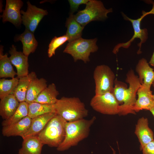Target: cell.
Masks as SVG:
<instances>
[{
  "label": "cell",
  "instance_id": "1",
  "mask_svg": "<svg viewBox=\"0 0 154 154\" xmlns=\"http://www.w3.org/2000/svg\"><path fill=\"white\" fill-rule=\"evenodd\" d=\"M96 119L95 116L91 119L84 118L71 122H67L65 128L64 139L56 148L57 151H62L78 145L81 141L88 136L90 128Z\"/></svg>",
  "mask_w": 154,
  "mask_h": 154
},
{
  "label": "cell",
  "instance_id": "2",
  "mask_svg": "<svg viewBox=\"0 0 154 154\" xmlns=\"http://www.w3.org/2000/svg\"><path fill=\"white\" fill-rule=\"evenodd\" d=\"M56 114L67 122L84 119L88 114L85 104L78 97L63 96L55 104Z\"/></svg>",
  "mask_w": 154,
  "mask_h": 154
},
{
  "label": "cell",
  "instance_id": "3",
  "mask_svg": "<svg viewBox=\"0 0 154 154\" xmlns=\"http://www.w3.org/2000/svg\"><path fill=\"white\" fill-rule=\"evenodd\" d=\"M67 122L57 114L53 117L38 135L43 145H47L49 147L56 148L59 146L65 137Z\"/></svg>",
  "mask_w": 154,
  "mask_h": 154
},
{
  "label": "cell",
  "instance_id": "4",
  "mask_svg": "<svg viewBox=\"0 0 154 154\" xmlns=\"http://www.w3.org/2000/svg\"><path fill=\"white\" fill-rule=\"evenodd\" d=\"M112 12V8L106 9L101 1L89 0L85 8L74 15V17L78 23L84 27L92 21L105 20L108 17V14Z\"/></svg>",
  "mask_w": 154,
  "mask_h": 154
},
{
  "label": "cell",
  "instance_id": "5",
  "mask_svg": "<svg viewBox=\"0 0 154 154\" xmlns=\"http://www.w3.org/2000/svg\"><path fill=\"white\" fill-rule=\"evenodd\" d=\"M97 41V38L87 39L81 37L69 42L63 52L70 55L75 62L81 60L86 63L90 61L91 53L98 50Z\"/></svg>",
  "mask_w": 154,
  "mask_h": 154
},
{
  "label": "cell",
  "instance_id": "6",
  "mask_svg": "<svg viewBox=\"0 0 154 154\" xmlns=\"http://www.w3.org/2000/svg\"><path fill=\"white\" fill-rule=\"evenodd\" d=\"M126 76L125 82L129 86L126 90L123 104L119 105L118 114L120 116L136 114L133 107L137 100V91L141 85L138 76L135 74L133 70H129Z\"/></svg>",
  "mask_w": 154,
  "mask_h": 154
},
{
  "label": "cell",
  "instance_id": "7",
  "mask_svg": "<svg viewBox=\"0 0 154 154\" xmlns=\"http://www.w3.org/2000/svg\"><path fill=\"white\" fill-rule=\"evenodd\" d=\"M115 77L114 73L108 66L102 64L97 66L93 73L95 95L113 92Z\"/></svg>",
  "mask_w": 154,
  "mask_h": 154
},
{
  "label": "cell",
  "instance_id": "8",
  "mask_svg": "<svg viewBox=\"0 0 154 154\" xmlns=\"http://www.w3.org/2000/svg\"><path fill=\"white\" fill-rule=\"evenodd\" d=\"M90 105L95 111L104 114H118L119 105L112 92L95 95L91 99Z\"/></svg>",
  "mask_w": 154,
  "mask_h": 154
},
{
  "label": "cell",
  "instance_id": "9",
  "mask_svg": "<svg viewBox=\"0 0 154 154\" xmlns=\"http://www.w3.org/2000/svg\"><path fill=\"white\" fill-rule=\"evenodd\" d=\"M152 12V11L149 12H146L143 11L142 12V15L140 18L136 19H131L127 17L123 13H121L124 19L129 21L131 23L134 30V35L132 38L127 42L119 43L116 45L113 50L112 52L113 53L116 54L118 52L119 48L121 47L126 48H128L131 45V43L136 38H139L140 40V42L137 44L139 48L137 52V54H139L141 53V48L142 44L145 42L147 39L148 32L147 29H141V22L142 19L146 15Z\"/></svg>",
  "mask_w": 154,
  "mask_h": 154
},
{
  "label": "cell",
  "instance_id": "10",
  "mask_svg": "<svg viewBox=\"0 0 154 154\" xmlns=\"http://www.w3.org/2000/svg\"><path fill=\"white\" fill-rule=\"evenodd\" d=\"M27 9L26 11H21L22 22L26 29L34 33L38 25L43 17L48 14L46 10L38 8L27 2Z\"/></svg>",
  "mask_w": 154,
  "mask_h": 154
},
{
  "label": "cell",
  "instance_id": "11",
  "mask_svg": "<svg viewBox=\"0 0 154 154\" xmlns=\"http://www.w3.org/2000/svg\"><path fill=\"white\" fill-rule=\"evenodd\" d=\"M21 0H7L5 9L1 17L3 22H9L18 26L22 22L20 9L23 5Z\"/></svg>",
  "mask_w": 154,
  "mask_h": 154
},
{
  "label": "cell",
  "instance_id": "12",
  "mask_svg": "<svg viewBox=\"0 0 154 154\" xmlns=\"http://www.w3.org/2000/svg\"><path fill=\"white\" fill-rule=\"evenodd\" d=\"M151 87L141 84L137 93L138 98L133 107L136 113L143 110H150L154 106V103Z\"/></svg>",
  "mask_w": 154,
  "mask_h": 154
},
{
  "label": "cell",
  "instance_id": "13",
  "mask_svg": "<svg viewBox=\"0 0 154 154\" xmlns=\"http://www.w3.org/2000/svg\"><path fill=\"white\" fill-rule=\"evenodd\" d=\"M9 52V57L12 64L17 70V77L20 78L27 76L29 74V64L28 57L23 52L17 50L13 44Z\"/></svg>",
  "mask_w": 154,
  "mask_h": 154
},
{
  "label": "cell",
  "instance_id": "14",
  "mask_svg": "<svg viewBox=\"0 0 154 154\" xmlns=\"http://www.w3.org/2000/svg\"><path fill=\"white\" fill-rule=\"evenodd\" d=\"M134 133L140 143V150L142 151L146 145L154 140L153 132L149 127L147 118L142 117L138 119Z\"/></svg>",
  "mask_w": 154,
  "mask_h": 154
},
{
  "label": "cell",
  "instance_id": "15",
  "mask_svg": "<svg viewBox=\"0 0 154 154\" xmlns=\"http://www.w3.org/2000/svg\"><path fill=\"white\" fill-rule=\"evenodd\" d=\"M56 114L55 113H50L39 116L32 119L30 126L21 137H26L38 136L44 129L49 121Z\"/></svg>",
  "mask_w": 154,
  "mask_h": 154
},
{
  "label": "cell",
  "instance_id": "16",
  "mask_svg": "<svg viewBox=\"0 0 154 154\" xmlns=\"http://www.w3.org/2000/svg\"><path fill=\"white\" fill-rule=\"evenodd\" d=\"M144 58L140 59L135 67L141 84H144L151 87L154 81V70Z\"/></svg>",
  "mask_w": 154,
  "mask_h": 154
},
{
  "label": "cell",
  "instance_id": "17",
  "mask_svg": "<svg viewBox=\"0 0 154 154\" xmlns=\"http://www.w3.org/2000/svg\"><path fill=\"white\" fill-rule=\"evenodd\" d=\"M32 119L28 116L14 124L3 126L2 132L4 136H20L22 137L29 129Z\"/></svg>",
  "mask_w": 154,
  "mask_h": 154
},
{
  "label": "cell",
  "instance_id": "18",
  "mask_svg": "<svg viewBox=\"0 0 154 154\" xmlns=\"http://www.w3.org/2000/svg\"><path fill=\"white\" fill-rule=\"evenodd\" d=\"M20 102L13 94H9L0 101V115L6 120L11 116L18 108Z\"/></svg>",
  "mask_w": 154,
  "mask_h": 154
},
{
  "label": "cell",
  "instance_id": "19",
  "mask_svg": "<svg viewBox=\"0 0 154 154\" xmlns=\"http://www.w3.org/2000/svg\"><path fill=\"white\" fill-rule=\"evenodd\" d=\"M23 139L19 154H41L44 145L38 136L30 137Z\"/></svg>",
  "mask_w": 154,
  "mask_h": 154
},
{
  "label": "cell",
  "instance_id": "20",
  "mask_svg": "<svg viewBox=\"0 0 154 154\" xmlns=\"http://www.w3.org/2000/svg\"><path fill=\"white\" fill-rule=\"evenodd\" d=\"M36 77L35 73L32 72L27 76L19 79L18 83L12 94L19 102L25 101L30 84L32 80Z\"/></svg>",
  "mask_w": 154,
  "mask_h": 154
},
{
  "label": "cell",
  "instance_id": "21",
  "mask_svg": "<svg viewBox=\"0 0 154 154\" xmlns=\"http://www.w3.org/2000/svg\"><path fill=\"white\" fill-rule=\"evenodd\" d=\"M15 40L21 42L23 45V52L28 57L31 53L35 51L38 46V42L33 33L26 29L23 33L15 38Z\"/></svg>",
  "mask_w": 154,
  "mask_h": 154
},
{
  "label": "cell",
  "instance_id": "22",
  "mask_svg": "<svg viewBox=\"0 0 154 154\" xmlns=\"http://www.w3.org/2000/svg\"><path fill=\"white\" fill-rule=\"evenodd\" d=\"M48 86L44 78L36 77L31 82L26 95L25 102L28 103L34 102L41 92Z\"/></svg>",
  "mask_w": 154,
  "mask_h": 154
},
{
  "label": "cell",
  "instance_id": "23",
  "mask_svg": "<svg viewBox=\"0 0 154 154\" xmlns=\"http://www.w3.org/2000/svg\"><path fill=\"white\" fill-rule=\"evenodd\" d=\"M59 94L55 84L52 83L48 85L33 102L48 104H55L58 100L57 97Z\"/></svg>",
  "mask_w": 154,
  "mask_h": 154
},
{
  "label": "cell",
  "instance_id": "24",
  "mask_svg": "<svg viewBox=\"0 0 154 154\" xmlns=\"http://www.w3.org/2000/svg\"><path fill=\"white\" fill-rule=\"evenodd\" d=\"M65 26L67 28L66 34L69 38L68 42L82 37L84 27L76 21L73 13H70L67 18Z\"/></svg>",
  "mask_w": 154,
  "mask_h": 154
},
{
  "label": "cell",
  "instance_id": "25",
  "mask_svg": "<svg viewBox=\"0 0 154 154\" xmlns=\"http://www.w3.org/2000/svg\"><path fill=\"white\" fill-rule=\"evenodd\" d=\"M50 113H55V104H48L35 102L28 103V116L31 119Z\"/></svg>",
  "mask_w": 154,
  "mask_h": 154
},
{
  "label": "cell",
  "instance_id": "26",
  "mask_svg": "<svg viewBox=\"0 0 154 154\" xmlns=\"http://www.w3.org/2000/svg\"><path fill=\"white\" fill-rule=\"evenodd\" d=\"M3 46L0 49V78H15L17 72L14 70L7 54H3Z\"/></svg>",
  "mask_w": 154,
  "mask_h": 154
},
{
  "label": "cell",
  "instance_id": "27",
  "mask_svg": "<svg viewBox=\"0 0 154 154\" xmlns=\"http://www.w3.org/2000/svg\"><path fill=\"white\" fill-rule=\"evenodd\" d=\"M28 103L25 101L20 102L14 114L9 119L3 120L1 125L3 127L15 123L28 116Z\"/></svg>",
  "mask_w": 154,
  "mask_h": 154
},
{
  "label": "cell",
  "instance_id": "28",
  "mask_svg": "<svg viewBox=\"0 0 154 154\" xmlns=\"http://www.w3.org/2000/svg\"><path fill=\"white\" fill-rule=\"evenodd\" d=\"M19 80L17 77L7 80L3 78L0 79V99L12 94Z\"/></svg>",
  "mask_w": 154,
  "mask_h": 154
},
{
  "label": "cell",
  "instance_id": "29",
  "mask_svg": "<svg viewBox=\"0 0 154 154\" xmlns=\"http://www.w3.org/2000/svg\"><path fill=\"white\" fill-rule=\"evenodd\" d=\"M127 86L124 82L115 79L112 93L119 105L123 104Z\"/></svg>",
  "mask_w": 154,
  "mask_h": 154
},
{
  "label": "cell",
  "instance_id": "30",
  "mask_svg": "<svg viewBox=\"0 0 154 154\" xmlns=\"http://www.w3.org/2000/svg\"><path fill=\"white\" fill-rule=\"evenodd\" d=\"M69 38L66 34L59 37H55L49 43L48 50L49 57H52L55 54L56 50L67 41H68Z\"/></svg>",
  "mask_w": 154,
  "mask_h": 154
},
{
  "label": "cell",
  "instance_id": "31",
  "mask_svg": "<svg viewBox=\"0 0 154 154\" xmlns=\"http://www.w3.org/2000/svg\"><path fill=\"white\" fill-rule=\"evenodd\" d=\"M89 0H68L71 13H73L78 9L79 6L82 4H86Z\"/></svg>",
  "mask_w": 154,
  "mask_h": 154
},
{
  "label": "cell",
  "instance_id": "32",
  "mask_svg": "<svg viewBox=\"0 0 154 154\" xmlns=\"http://www.w3.org/2000/svg\"><path fill=\"white\" fill-rule=\"evenodd\" d=\"M142 151V154H154V140L146 145Z\"/></svg>",
  "mask_w": 154,
  "mask_h": 154
},
{
  "label": "cell",
  "instance_id": "33",
  "mask_svg": "<svg viewBox=\"0 0 154 154\" xmlns=\"http://www.w3.org/2000/svg\"><path fill=\"white\" fill-rule=\"evenodd\" d=\"M149 63L151 66L154 67V51Z\"/></svg>",
  "mask_w": 154,
  "mask_h": 154
},
{
  "label": "cell",
  "instance_id": "34",
  "mask_svg": "<svg viewBox=\"0 0 154 154\" xmlns=\"http://www.w3.org/2000/svg\"><path fill=\"white\" fill-rule=\"evenodd\" d=\"M149 111L151 113L154 117V106Z\"/></svg>",
  "mask_w": 154,
  "mask_h": 154
},
{
  "label": "cell",
  "instance_id": "35",
  "mask_svg": "<svg viewBox=\"0 0 154 154\" xmlns=\"http://www.w3.org/2000/svg\"><path fill=\"white\" fill-rule=\"evenodd\" d=\"M111 147L112 150L113 154H116V151H115L114 149L112 147ZM127 154H129L127 153Z\"/></svg>",
  "mask_w": 154,
  "mask_h": 154
},
{
  "label": "cell",
  "instance_id": "36",
  "mask_svg": "<svg viewBox=\"0 0 154 154\" xmlns=\"http://www.w3.org/2000/svg\"><path fill=\"white\" fill-rule=\"evenodd\" d=\"M152 85L153 86V88L154 89V81L153 82V83L152 84Z\"/></svg>",
  "mask_w": 154,
  "mask_h": 154
},
{
  "label": "cell",
  "instance_id": "37",
  "mask_svg": "<svg viewBox=\"0 0 154 154\" xmlns=\"http://www.w3.org/2000/svg\"><path fill=\"white\" fill-rule=\"evenodd\" d=\"M153 102L154 103V95H153Z\"/></svg>",
  "mask_w": 154,
  "mask_h": 154
}]
</instances>
